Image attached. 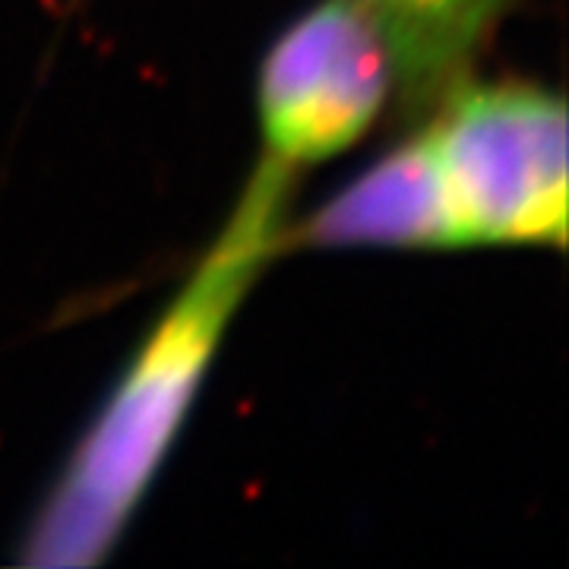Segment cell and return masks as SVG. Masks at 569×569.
Returning a JSON list of instances; mask_svg holds the SVG:
<instances>
[{
    "label": "cell",
    "instance_id": "6da1fadb",
    "mask_svg": "<svg viewBox=\"0 0 569 569\" xmlns=\"http://www.w3.org/2000/svg\"><path fill=\"white\" fill-rule=\"evenodd\" d=\"M295 171L263 156L190 279L146 332L22 538L20 563L99 567L181 437L228 329L291 234Z\"/></svg>",
    "mask_w": 569,
    "mask_h": 569
},
{
    "label": "cell",
    "instance_id": "7a4b0ae2",
    "mask_svg": "<svg viewBox=\"0 0 569 569\" xmlns=\"http://www.w3.org/2000/svg\"><path fill=\"white\" fill-rule=\"evenodd\" d=\"M427 137L468 247L567 244V102L531 82H462Z\"/></svg>",
    "mask_w": 569,
    "mask_h": 569
},
{
    "label": "cell",
    "instance_id": "3957f363",
    "mask_svg": "<svg viewBox=\"0 0 569 569\" xmlns=\"http://www.w3.org/2000/svg\"><path fill=\"white\" fill-rule=\"evenodd\" d=\"M396 89L383 39L351 0H320L266 51L257 118L266 156L307 168L342 156Z\"/></svg>",
    "mask_w": 569,
    "mask_h": 569
},
{
    "label": "cell",
    "instance_id": "277c9868",
    "mask_svg": "<svg viewBox=\"0 0 569 569\" xmlns=\"http://www.w3.org/2000/svg\"><path fill=\"white\" fill-rule=\"evenodd\" d=\"M291 241L320 250L468 247L427 130L389 149L339 193H332L313 216L291 228L288 244Z\"/></svg>",
    "mask_w": 569,
    "mask_h": 569
},
{
    "label": "cell",
    "instance_id": "5b68a950",
    "mask_svg": "<svg viewBox=\"0 0 569 569\" xmlns=\"http://www.w3.org/2000/svg\"><path fill=\"white\" fill-rule=\"evenodd\" d=\"M392 61L408 111L433 108L468 82L516 0H351Z\"/></svg>",
    "mask_w": 569,
    "mask_h": 569
}]
</instances>
